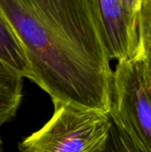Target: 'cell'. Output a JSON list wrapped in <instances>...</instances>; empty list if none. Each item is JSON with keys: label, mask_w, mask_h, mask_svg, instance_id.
Segmentation results:
<instances>
[{"label": "cell", "mask_w": 151, "mask_h": 152, "mask_svg": "<svg viewBox=\"0 0 151 152\" xmlns=\"http://www.w3.org/2000/svg\"><path fill=\"white\" fill-rule=\"evenodd\" d=\"M0 15L53 103L109 114L113 70L91 0H0Z\"/></svg>", "instance_id": "6da1fadb"}, {"label": "cell", "mask_w": 151, "mask_h": 152, "mask_svg": "<svg viewBox=\"0 0 151 152\" xmlns=\"http://www.w3.org/2000/svg\"><path fill=\"white\" fill-rule=\"evenodd\" d=\"M52 118L18 144L20 152H98L112 121L109 114L55 102Z\"/></svg>", "instance_id": "7a4b0ae2"}, {"label": "cell", "mask_w": 151, "mask_h": 152, "mask_svg": "<svg viewBox=\"0 0 151 152\" xmlns=\"http://www.w3.org/2000/svg\"><path fill=\"white\" fill-rule=\"evenodd\" d=\"M109 117L138 152H151V62H117Z\"/></svg>", "instance_id": "3957f363"}, {"label": "cell", "mask_w": 151, "mask_h": 152, "mask_svg": "<svg viewBox=\"0 0 151 152\" xmlns=\"http://www.w3.org/2000/svg\"><path fill=\"white\" fill-rule=\"evenodd\" d=\"M107 53L117 62L142 57V0H91Z\"/></svg>", "instance_id": "277c9868"}, {"label": "cell", "mask_w": 151, "mask_h": 152, "mask_svg": "<svg viewBox=\"0 0 151 152\" xmlns=\"http://www.w3.org/2000/svg\"><path fill=\"white\" fill-rule=\"evenodd\" d=\"M0 64L23 78L33 80L25 53L6 21L0 15Z\"/></svg>", "instance_id": "5b68a950"}, {"label": "cell", "mask_w": 151, "mask_h": 152, "mask_svg": "<svg viewBox=\"0 0 151 152\" xmlns=\"http://www.w3.org/2000/svg\"><path fill=\"white\" fill-rule=\"evenodd\" d=\"M23 98V77L0 64V126L17 114Z\"/></svg>", "instance_id": "8992f818"}, {"label": "cell", "mask_w": 151, "mask_h": 152, "mask_svg": "<svg viewBox=\"0 0 151 152\" xmlns=\"http://www.w3.org/2000/svg\"><path fill=\"white\" fill-rule=\"evenodd\" d=\"M141 46V59L151 62V0H142Z\"/></svg>", "instance_id": "52a82bcc"}, {"label": "cell", "mask_w": 151, "mask_h": 152, "mask_svg": "<svg viewBox=\"0 0 151 152\" xmlns=\"http://www.w3.org/2000/svg\"><path fill=\"white\" fill-rule=\"evenodd\" d=\"M98 152H138L129 139L112 123L108 138Z\"/></svg>", "instance_id": "ba28073f"}, {"label": "cell", "mask_w": 151, "mask_h": 152, "mask_svg": "<svg viewBox=\"0 0 151 152\" xmlns=\"http://www.w3.org/2000/svg\"><path fill=\"white\" fill-rule=\"evenodd\" d=\"M0 128H1V126H0ZM0 152H3V141H2L1 134H0Z\"/></svg>", "instance_id": "9c48e42d"}]
</instances>
